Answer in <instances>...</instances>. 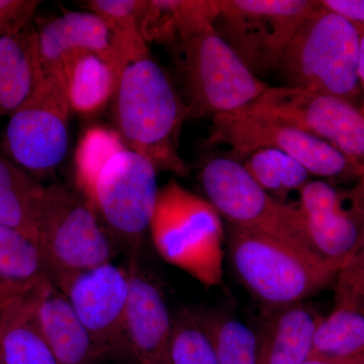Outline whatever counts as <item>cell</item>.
<instances>
[{
    "label": "cell",
    "instance_id": "7a4b0ae2",
    "mask_svg": "<svg viewBox=\"0 0 364 364\" xmlns=\"http://www.w3.org/2000/svg\"><path fill=\"white\" fill-rule=\"evenodd\" d=\"M227 247L237 277L267 308L306 301L329 286L339 272L291 244L232 225Z\"/></svg>",
    "mask_w": 364,
    "mask_h": 364
},
{
    "label": "cell",
    "instance_id": "e0dca14e",
    "mask_svg": "<svg viewBox=\"0 0 364 364\" xmlns=\"http://www.w3.org/2000/svg\"><path fill=\"white\" fill-rule=\"evenodd\" d=\"M322 318L306 301L267 308L257 331L259 364H301L309 360Z\"/></svg>",
    "mask_w": 364,
    "mask_h": 364
},
{
    "label": "cell",
    "instance_id": "4fadbf2b",
    "mask_svg": "<svg viewBox=\"0 0 364 364\" xmlns=\"http://www.w3.org/2000/svg\"><path fill=\"white\" fill-rule=\"evenodd\" d=\"M55 286L68 299L100 355L131 354L126 334L130 270L109 262L68 275Z\"/></svg>",
    "mask_w": 364,
    "mask_h": 364
},
{
    "label": "cell",
    "instance_id": "83f0119b",
    "mask_svg": "<svg viewBox=\"0 0 364 364\" xmlns=\"http://www.w3.org/2000/svg\"><path fill=\"white\" fill-rule=\"evenodd\" d=\"M242 164L261 188L279 200L291 191H301L311 176L293 157L274 149L256 151Z\"/></svg>",
    "mask_w": 364,
    "mask_h": 364
},
{
    "label": "cell",
    "instance_id": "4dcf8cb0",
    "mask_svg": "<svg viewBox=\"0 0 364 364\" xmlns=\"http://www.w3.org/2000/svg\"><path fill=\"white\" fill-rule=\"evenodd\" d=\"M38 0H0V39L18 35L31 26Z\"/></svg>",
    "mask_w": 364,
    "mask_h": 364
},
{
    "label": "cell",
    "instance_id": "cb8c5ba5",
    "mask_svg": "<svg viewBox=\"0 0 364 364\" xmlns=\"http://www.w3.org/2000/svg\"><path fill=\"white\" fill-rule=\"evenodd\" d=\"M310 359L335 364H364V311L336 303L316 331Z\"/></svg>",
    "mask_w": 364,
    "mask_h": 364
},
{
    "label": "cell",
    "instance_id": "44dd1931",
    "mask_svg": "<svg viewBox=\"0 0 364 364\" xmlns=\"http://www.w3.org/2000/svg\"><path fill=\"white\" fill-rule=\"evenodd\" d=\"M121 66L93 53H81L59 72L63 77L72 112L97 114L112 102L119 85Z\"/></svg>",
    "mask_w": 364,
    "mask_h": 364
},
{
    "label": "cell",
    "instance_id": "f1b7e54d",
    "mask_svg": "<svg viewBox=\"0 0 364 364\" xmlns=\"http://www.w3.org/2000/svg\"><path fill=\"white\" fill-rule=\"evenodd\" d=\"M169 346L174 364H219L212 339L188 306L171 318Z\"/></svg>",
    "mask_w": 364,
    "mask_h": 364
},
{
    "label": "cell",
    "instance_id": "5b68a950",
    "mask_svg": "<svg viewBox=\"0 0 364 364\" xmlns=\"http://www.w3.org/2000/svg\"><path fill=\"white\" fill-rule=\"evenodd\" d=\"M85 196L64 184L45 188L37 222V243L53 284L74 273L112 262L114 247Z\"/></svg>",
    "mask_w": 364,
    "mask_h": 364
},
{
    "label": "cell",
    "instance_id": "484cf974",
    "mask_svg": "<svg viewBox=\"0 0 364 364\" xmlns=\"http://www.w3.org/2000/svg\"><path fill=\"white\" fill-rule=\"evenodd\" d=\"M0 279L32 287L51 280L40 246L14 228L0 224Z\"/></svg>",
    "mask_w": 364,
    "mask_h": 364
},
{
    "label": "cell",
    "instance_id": "9c48e42d",
    "mask_svg": "<svg viewBox=\"0 0 364 364\" xmlns=\"http://www.w3.org/2000/svg\"><path fill=\"white\" fill-rule=\"evenodd\" d=\"M71 112L61 73L43 75L9 116L2 152L37 178L47 176L65 159Z\"/></svg>",
    "mask_w": 364,
    "mask_h": 364
},
{
    "label": "cell",
    "instance_id": "7c38bea8",
    "mask_svg": "<svg viewBox=\"0 0 364 364\" xmlns=\"http://www.w3.org/2000/svg\"><path fill=\"white\" fill-rule=\"evenodd\" d=\"M158 193L156 167L124 148L102 167L85 200L109 234L136 245L149 230Z\"/></svg>",
    "mask_w": 364,
    "mask_h": 364
},
{
    "label": "cell",
    "instance_id": "ac0fdd59",
    "mask_svg": "<svg viewBox=\"0 0 364 364\" xmlns=\"http://www.w3.org/2000/svg\"><path fill=\"white\" fill-rule=\"evenodd\" d=\"M48 282H41L0 306L2 364H58L38 322V305Z\"/></svg>",
    "mask_w": 364,
    "mask_h": 364
},
{
    "label": "cell",
    "instance_id": "7402d4cb",
    "mask_svg": "<svg viewBox=\"0 0 364 364\" xmlns=\"http://www.w3.org/2000/svg\"><path fill=\"white\" fill-rule=\"evenodd\" d=\"M36 53L35 28L0 39V119L11 114L42 77Z\"/></svg>",
    "mask_w": 364,
    "mask_h": 364
},
{
    "label": "cell",
    "instance_id": "3957f363",
    "mask_svg": "<svg viewBox=\"0 0 364 364\" xmlns=\"http://www.w3.org/2000/svg\"><path fill=\"white\" fill-rule=\"evenodd\" d=\"M149 231L162 259L202 286L224 277L225 230L214 205L174 179L159 188Z\"/></svg>",
    "mask_w": 364,
    "mask_h": 364
},
{
    "label": "cell",
    "instance_id": "4316f807",
    "mask_svg": "<svg viewBox=\"0 0 364 364\" xmlns=\"http://www.w3.org/2000/svg\"><path fill=\"white\" fill-rule=\"evenodd\" d=\"M149 0H90L86 9L109 25L127 62L149 56L142 23Z\"/></svg>",
    "mask_w": 364,
    "mask_h": 364
},
{
    "label": "cell",
    "instance_id": "74e56055",
    "mask_svg": "<svg viewBox=\"0 0 364 364\" xmlns=\"http://www.w3.org/2000/svg\"><path fill=\"white\" fill-rule=\"evenodd\" d=\"M301 364H335L331 363H327V361L318 360V359H309Z\"/></svg>",
    "mask_w": 364,
    "mask_h": 364
},
{
    "label": "cell",
    "instance_id": "8d00e7d4",
    "mask_svg": "<svg viewBox=\"0 0 364 364\" xmlns=\"http://www.w3.org/2000/svg\"><path fill=\"white\" fill-rule=\"evenodd\" d=\"M336 303L340 304H349V305L358 306L364 311V289L359 291L358 294L354 296H349V298L336 299Z\"/></svg>",
    "mask_w": 364,
    "mask_h": 364
},
{
    "label": "cell",
    "instance_id": "603a6c76",
    "mask_svg": "<svg viewBox=\"0 0 364 364\" xmlns=\"http://www.w3.org/2000/svg\"><path fill=\"white\" fill-rule=\"evenodd\" d=\"M45 186L0 151V224L37 239V222Z\"/></svg>",
    "mask_w": 364,
    "mask_h": 364
},
{
    "label": "cell",
    "instance_id": "d6986e66",
    "mask_svg": "<svg viewBox=\"0 0 364 364\" xmlns=\"http://www.w3.org/2000/svg\"><path fill=\"white\" fill-rule=\"evenodd\" d=\"M41 331L58 364H91L100 353L65 294L48 282L37 310Z\"/></svg>",
    "mask_w": 364,
    "mask_h": 364
},
{
    "label": "cell",
    "instance_id": "f35d334b",
    "mask_svg": "<svg viewBox=\"0 0 364 364\" xmlns=\"http://www.w3.org/2000/svg\"><path fill=\"white\" fill-rule=\"evenodd\" d=\"M360 111H361V112H363V117H364V105H361Z\"/></svg>",
    "mask_w": 364,
    "mask_h": 364
},
{
    "label": "cell",
    "instance_id": "1f68e13d",
    "mask_svg": "<svg viewBox=\"0 0 364 364\" xmlns=\"http://www.w3.org/2000/svg\"><path fill=\"white\" fill-rule=\"evenodd\" d=\"M336 299L349 298L364 289V231L353 255L336 275Z\"/></svg>",
    "mask_w": 364,
    "mask_h": 364
},
{
    "label": "cell",
    "instance_id": "d6a6232c",
    "mask_svg": "<svg viewBox=\"0 0 364 364\" xmlns=\"http://www.w3.org/2000/svg\"><path fill=\"white\" fill-rule=\"evenodd\" d=\"M320 4L358 28H364V0H322Z\"/></svg>",
    "mask_w": 364,
    "mask_h": 364
},
{
    "label": "cell",
    "instance_id": "30bf717a",
    "mask_svg": "<svg viewBox=\"0 0 364 364\" xmlns=\"http://www.w3.org/2000/svg\"><path fill=\"white\" fill-rule=\"evenodd\" d=\"M237 112L279 122L317 136L364 168V117L347 100L294 86H269Z\"/></svg>",
    "mask_w": 364,
    "mask_h": 364
},
{
    "label": "cell",
    "instance_id": "8992f818",
    "mask_svg": "<svg viewBox=\"0 0 364 364\" xmlns=\"http://www.w3.org/2000/svg\"><path fill=\"white\" fill-rule=\"evenodd\" d=\"M200 181L207 200L229 225L279 239L321 257L313 247L299 205L264 191L241 162L226 157L208 160Z\"/></svg>",
    "mask_w": 364,
    "mask_h": 364
},
{
    "label": "cell",
    "instance_id": "f546056e",
    "mask_svg": "<svg viewBox=\"0 0 364 364\" xmlns=\"http://www.w3.org/2000/svg\"><path fill=\"white\" fill-rule=\"evenodd\" d=\"M124 148L116 131L92 127L86 132L78 144L75 158L76 181L81 195L87 198L100 170Z\"/></svg>",
    "mask_w": 364,
    "mask_h": 364
},
{
    "label": "cell",
    "instance_id": "52a82bcc",
    "mask_svg": "<svg viewBox=\"0 0 364 364\" xmlns=\"http://www.w3.org/2000/svg\"><path fill=\"white\" fill-rule=\"evenodd\" d=\"M189 97L188 116L233 114L246 109L269 87L251 72L214 28L178 47Z\"/></svg>",
    "mask_w": 364,
    "mask_h": 364
},
{
    "label": "cell",
    "instance_id": "ba28073f",
    "mask_svg": "<svg viewBox=\"0 0 364 364\" xmlns=\"http://www.w3.org/2000/svg\"><path fill=\"white\" fill-rule=\"evenodd\" d=\"M314 0H220L215 30L256 76L277 69Z\"/></svg>",
    "mask_w": 364,
    "mask_h": 364
},
{
    "label": "cell",
    "instance_id": "d590c367",
    "mask_svg": "<svg viewBox=\"0 0 364 364\" xmlns=\"http://www.w3.org/2000/svg\"><path fill=\"white\" fill-rule=\"evenodd\" d=\"M358 28V26H356ZM359 35H360V42H359V55H358V77L359 85H360L361 93H363V105H364V28H358Z\"/></svg>",
    "mask_w": 364,
    "mask_h": 364
},
{
    "label": "cell",
    "instance_id": "d4e9b609",
    "mask_svg": "<svg viewBox=\"0 0 364 364\" xmlns=\"http://www.w3.org/2000/svg\"><path fill=\"white\" fill-rule=\"evenodd\" d=\"M195 313L212 339L219 364H259L257 332L226 310L200 309Z\"/></svg>",
    "mask_w": 364,
    "mask_h": 364
},
{
    "label": "cell",
    "instance_id": "5bb4252c",
    "mask_svg": "<svg viewBox=\"0 0 364 364\" xmlns=\"http://www.w3.org/2000/svg\"><path fill=\"white\" fill-rule=\"evenodd\" d=\"M35 41L42 75L59 73L69 59L81 53H93L122 68L128 63L111 28L90 11H67L42 21L35 28Z\"/></svg>",
    "mask_w": 364,
    "mask_h": 364
},
{
    "label": "cell",
    "instance_id": "e575fe53",
    "mask_svg": "<svg viewBox=\"0 0 364 364\" xmlns=\"http://www.w3.org/2000/svg\"><path fill=\"white\" fill-rule=\"evenodd\" d=\"M358 179L355 188L351 191V207L358 212L364 222V169Z\"/></svg>",
    "mask_w": 364,
    "mask_h": 364
},
{
    "label": "cell",
    "instance_id": "ffe728a7",
    "mask_svg": "<svg viewBox=\"0 0 364 364\" xmlns=\"http://www.w3.org/2000/svg\"><path fill=\"white\" fill-rule=\"evenodd\" d=\"M220 0H149L142 23L146 42L178 48L188 38L215 28Z\"/></svg>",
    "mask_w": 364,
    "mask_h": 364
},
{
    "label": "cell",
    "instance_id": "2e32d148",
    "mask_svg": "<svg viewBox=\"0 0 364 364\" xmlns=\"http://www.w3.org/2000/svg\"><path fill=\"white\" fill-rule=\"evenodd\" d=\"M126 334L140 364H174L170 354L171 316L161 289L132 267Z\"/></svg>",
    "mask_w": 364,
    "mask_h": 364
},
{
    "label": "cell",
    "instance_id": "6da1fadb",
    "mask_svg": "<svg viewBox=\"0 0 364 364\" xmlns=\"http://www.w3.org/2000/svg\"><path fill=\"white\" fill-rule=\"evenodd\" d=\"M116 132L128 149L158 170L188 176L178 152V136L188 107L165 72L149 56L124 65L112 100Z\"/></svg>",
    "mask_w": 364,
    "mask_h": 364
},
{
    "label": "cell",
    "instance_id": "8fae6325",
    "mask_svg": "<svg viewBox=\"0 0 364 364\" xmlns=\"http://www.w3.org/2000/svg\"><path fill=\"white\" fill-rule=\"evenodd\" d=\"M210 143L227 146L239 162L258 150H279L301 163L311 176L359 177L364 169L317 136L289 124L240 112L213 117Z\"/></svg>",
    "mask_w": 364,
    "mask_h": 364
},
{
    "label": "cell",
    "instance_id": "277c9868",
    "mask_svg": "<svg viewBox=\"0 0 364 364\" xmlns=\"http://www.w3.org/2000/svg\"><path fill=\"white\" fill-rule=\"evenodd\" d=\"M359 42L358 28L318 1L317 9L287 46L277 69L287 86L355 105L363 97L358 77Z\"/></svg>",
    "mask_w": 364,
    "mask_h": 364
},
{
    "label": "cell",
    "instance_id": "836d02e7",
    "mask_svg": "<svg viewBox=\"0 0 364 364\" xmlns=\"http://www.w3.org/2000/svg\"><path fill=\"white\" fill-rule=\"evenodd\" d=\"M38 284H36V286H38ZM36 286H18V284H9V282H6L0 279V306L4 305V303H6L9 299L21 293H25V291L33 289V287Z\"/></svg>",
    "mask_w": 364,
    "mask_h": 364
},
{
    "label": "cell",
    "instance_id": "9a60e30c",
    "mask_svg": "<svg viewBox=\"0 0 364 364\" xmlns=\"http://www.w3.org/2000/svg\"><path fill=\"white\" fill-rule=\"evenodd\" d=\"M299 210L313 247L318 255L341 268L360 243L364 222L353 208L324 181H309L299 191Z\"/></svg>",
    "mask_w": 364,
    "mask_h": 364
}]
</instances>
